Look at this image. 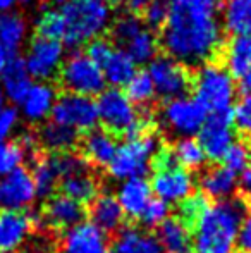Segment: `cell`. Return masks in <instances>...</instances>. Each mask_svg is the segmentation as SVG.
<instances>
[{"label":"cell","mask_w":251,"mask_h":253,"mask_svg":"<svg viewBox=\"0 0 251 253\" xmlns=\"http://www.w3.org/2000/svg\"><path fill=\"white\" fill-rule=\"evenodd\" d=\"M169 19L160 43L184 66L205 64L222 48L220 0H167Z\"/></svg>","instance_id":"6da1fadb"},{"label":"cell","mask_w":251,"mask_h":253,"mask_svg":"<svg viewBox=\"0 0 251 253\" xmlns=\"http://www.w3.org/2000/svg\"><path fill=\"white\" fill-rule=\"evenodd\" d=\"M245 212L238 200L207 203L193 222V253H232Z\"/></svg>","instance_id":"7a4b0ae2"},{"label":"cell","mask_w":251,"mask_h":253,"mask_svg":"<svg viewBox=\"0 0 251 253\" xmlns=\"http://www.w3.org/2000/svg\"><path fill=\"white\" fill-rule=\"evenodd\" d=\"M59 9L64 23L62 45L81 47L100 38L110 26L112 12L105 0H66Z\"/></svg>","instance_id":"3957f363"},{"label":"cell","mask_w":251,"mask_h":253,"mask_svg":"<svg viewBox=\"0 0 251 253\" xmlns=\"http://www.w3.org/2000/svg\"><path fill=\"white\" fill-rule=\"evenodd\" d=\"M194 98L208 114L231 112L236 100V80L222 64L205 62L198 67L191 80Z\"/></svg>","instance_id":"277c9868"},{"label":"cell","mask_w":251,"mask_h":253,"mask_svg":"<svg viewBox=\"0 0 251 253\" xmlns=\"http://www.w3.org/2000/svg\"><path fill=\"white\" fill-rule=\"evenodd\" d=\"M160 153V140L153 133L126 140L117 147L115 157L107 167L114 179L126 181L133 177H144L150 172L151 162Z\"/></svg>","instance_id":"5b68a950"},{"label":"cell","mask_w":251,"mask_h":253,"mask_svg":"<svg viewBox=\"0 0 251 253\" xmlns=\"http://www.w3.org/2000/svg\"><path fill=\"white\" fill-rule=\"evenodd\" d=\"M158 169L155 170L150 181L151 191L157 195L158 200L165 202L167 205L179 203L193 197L194 193V177L193 174L184 170L182 167L176 166L169 150L158 153Z\"/></svg>","instance_id":"8992f818"},{"label":"cell","mask_w":251,"mask_h":253,"mask_svg":"<svg viewBox=\"0 0 251 253\" xmlns=\"http://www.w3.org/2000/svg\"><path fill=\"white\" fill-rule=\"evenodd\" d=\"M59 76L67 93L83 95V97L95 98L107 86L102 67L97 66L84 52H76L67 57Z\"/></svg>","instance_id":"52a82bcc"},{"label":"cell","mask_w":251,"mask_h":253,"mask_svg":"<svg viewBox=\"0 0 251 253\" xmlns=\"http://www.w3.org/2000/svg\"><path fill=\"white\" fill-rule=\"evenodd\" d=\"M148 76L151 78L155 86V93L165 100H174L179 97H186L191 88V73L188 67L179 60L169 55H157L148 64Z\"/></svg>","instance_id":"ba28073f"},{"label":"cell","mask_w":251,"mask_h":253,"mask_svg":"<svg viewBox=\"0 0 251 253\" xmlns=\"http://www.w3.org/2000/svg\"><path fill=\"white\" fill-rule=\"evenodd\" d=\"M208 112L194 97H179L169 100L162 110V123L169 133L178 138H193L205 124Z\"/></svg>","instance_id":"9c48e42d"},{"label":"cell","mask_w":251,"mask_h":253,"mask_svg":"<svg viewBox=\"0 0 251 253\" xmlns=\"http://www.w3.org/2000/svg\"><path fill=\"white\" fill-rule=\"evenodd\" d=\"M98 123H102L110 133H127L138 121L140 112L136 105L119 88H105L97 97Z\"/></svg>","instance_id":"30bf717a"},{"label":"cell","mask_w":251,"mask_h":253,"mask_svg":"<svg viewBox=\"0 0 251 253\" xmlns=\"http://www.w3.org/2000/svg\"><path fill=\"white\" fill-rule=\"evenodd\" d=\"M52 121L69 129L79 133H88L95 129L98 123L97 103L95 98L83 97L76 93H64L57 98L54 110L50 114Z\"/></svg>","instance_id":"8fae6325"},{"label":"cell","mask_w":251,"mask_h":253,"mask_svg":"<svg viewBox=\"0 0 251 253\" xmlns=\"http://www.w3.org/2000/svg\"><path fill=\"white\" fill-rule=\"evenodd\" d=\"M23 60L31 80L48 81L61 73V67L66 60V52L62 42L36 37L30 43Z\"/></svg>","instance_id":"7c38bea8"},{"label":"cell","mask_w":251,"mask_h":253,"mask_svg":"<svg viewBox=\"0 0 251 253\" xmlns=\"http://www.w3.org/2000/svg\"><path fill=\"white\" fill-rule=\"evenodd\" d=\"M198 141L207 155V160H222L225 152L236 141L232 110L224 114H208L205 124L198 131Z\"/></svg>","instance_id":"4fadbf2b"},{"label":"cell","mask_w":251,"mask_h":253,"mask_svg":"<svg viewBox=\"0 0 251 253\" xmlns=\"http://www.w3.org/2000/svg\"><path fill=\"white\" fill-rule=\"evenodd\" d=\"M31 172L24 167L0 176V209L9 212H23L36 200Z\"/></svg>","instance_id":"5bb4252c"},{"label":"cell","mask_w":251,"mask_h":253,"mask_svg":"<svg viewBox=\"0 0 251 253\" xmlns=\"http://www.w3.org/2000/svg\"><path fill=\"white\" fill-rule=\"evenodd\" d=\"M59 253H110V243L97 226L81 222L66 233Z\"/></svg>","instance_id":"9a60e30c"},{"label":"cell","mask_w":251,"mask_h":253,"mask_svg":"<svg viewBox=\"0 0 251 253\" xmlns=\"http://www.w3.org/2000/svg\"><path fill=\"white\" fill-rule=\"evenodd\" d=\"M33 227V219L24 212L0 210V253H14L24 245Z\"/></svg>","instance_id":"2e32d148"},{"label":"cell","mask_w":251,"mask_h":253,"mask_svg":"<svg viewBox=\"0 0 251 253\" xmlns=\"http://www.w3.org/2000/svg\"><path fill=\"white\" fill-rule=\"evenodd\" d=\"M57 98H59L57 90H55L54 84H50L48 81L33 83L30 91L26 93V97H24V100L19 103L21 114H23L28 121H31V123L45 121L47 117H50Z\"/></svg>","instance_id":"e0dca14e"},{"label":"cell","mask_w":251,"mask_h":253,"mask_svg":"<svg viewBox=\"0 0 251 253\" xmlns=\"http://www.w3.org/2000/svg\"><path fill=\"white\" fill-rule=\"evenodd\" d=\"M115 198L126 217L140 219L144 207L153 198V191H151L150 181H146L144 177H133V179L121 181Z\"/></svg>","instance_id":"ac0fdd59"},{"label":"cell","mask_w":251,"mask_h":253,"mask_svg":"<svg viewBox=\"0 0 251 253\" xmlns=\"http://www.w3.org/2000/svg\"><path fill=\"white\" fill-rule=\"evenodd\" d=\"M117 141L115 136L107 129H91L84 134L83 143V159L88 164H93L97 167H108L112 159L117 152Z\"/></svg>","instance_id":"d6986e66"},{"label":"cell","mask_w":251,"mask_h":253,"mask_svg":"<svg viewBox=\"0 0 251 253\" xmlns=\"http://www.w3.org/2000/svg\"><path fill=\"white\" fill-rule=\"evenodd\" d=\"M84 215H86L84 205L74 202L66 195L52 197L45 205V219L55 229H72L74 226L84 222Z\"/></svg>","instance_id":"ffe728a7"},{"label":"cell","mask_w":251,"mask_h":253,"mask_svg":"<svg viewBox=\"0 0 251 253\" xmlns=\"http://www.w3.org/2000/svg\"><path fill=\"white\" fill-rule=\"evenodd\" d=\"M90 222L97 226L105 234L117 233L124 226V212H122L121 205H119L117 198L114 195H98L90 207Z\"/></svg>","instance_id":"44dd1931"},{"label":"cell","mask_w":251,"mask_h":253,"mask_svg":"<svg viewBox=\"0 0 251 253\" xmlns=\"http://www.w3.org/2000/svg\"><path fill=\"white\" fill-rule=\"evenodd\" d=\"M238 174L224 166L207 169L200 177V190L207 198L215 202H225L238 191Z\"/></svg>","instance_id":"7402d4cb"},{"label":"cell","mask_w":251,"mask_h":253,"mask_svg":"<svg viewBox=\"0 0 251 253\" xmlns=\"http://www.w3.org/2000/svg\"><path fill=\"white\" fill-rule=\"evenodd\" d=\"M157 229L155 238L164 253H193V233L181 217H169Z\"/></svg>","instance_id":"603a6c76"},{"label":"cell","mask_w":251,"mask_h":253,"mask_svg":"<svg viewBox=\"0 0 251 253\" xmlns=\"http://www.w3.org/2000/svg\"><path fill=\"white\" fill-rule=\"evenodd\" d=\"M31 84H33V80L24 66V60L17 55H12L0 76V86L5 95V100L21 103L30 91Z\"/></svg>","instance_id":"cb8c5ba5"},{"label":"cell","mask_w":251,"mask_h":253,"mask_svg":"<svg viewBox=\"0 0 251 253\" xmlns=\"http://www.w3.org/2000/svg\"><path fill=\"white\" fill-rule=\"evenodd\" d=\"M222 67L241 80L251 69V37H231L222 47Z\"/></svg>","instance_id":"d4e9b609"},{"label":"cell","mask_w":251,"mask_h":253,"mask_svg":"<svg viewBox=\"0 0 251 253\" xmlns=\"http://www.w3.org/2000/svg\"><path fill=\"white\" fill-rule=\"evenodd\" d=\"M222 24L232 37H251V0H224Z\"/></svg>","instance_id":"484cf974"},{"label":"cell","mask_w":251,"mask_h":253,"mask_svg":"<svg viewBox=\"0 0 251 253\" xmlns=\"http://www.w3.org/2000/svg\"><path fill=\"white\" fill-rule=\"evenodd\" d=\"M102 73H104L105 83L110 84V88H119L121 90L138 73V66L122 48H115L112 52V55L104 62Z\"/></svg>","instance_id":"4316f807"},{"label":"cell","mask_w":251,"mask_h":253,"mask_svg":"<svg viewBox=\"0 0 251 253\" xmlns=\"http://www.w3.org/2000/svg\"><path fill=\"white\" fill-rule=\"evenodd\" d=\"M110 253H164L153 234L140 229H124L115 240Z\"/></svg>","instance_id":"83f0119b"},{"label":"cell","mask_w":251,"mask_h":253,"mask_svg":"<svg viewBox=\"0 0 251 253\" xmlns=\"http://www.w3.org/2000/svg\"><path fill=\"white\" fill-rule=\"evenodd\" d=\"M61 190L62 195L72 198L74 202L81 203V205L93 202L98 197V183L90 174V170L64 177L61 179Z\"/></svg>","instance_id":"f1b7e54d"},{"label":"cell","mask_w":251,"mask_h":253,"mask_svg":"<svg viewBox=\"0 0 251 253\" xmlns=\"http://www.w3.org/2000/svg\"><path fill=\"white\" fill-rule=\"evenodd\" d=\"M158 45H160V42L155 37L153 31H150L148 28H143L134 37H131L121 48L138 66V64H150L157 57Z\"/></svg>","instance_id":"f546056e"},{"label":"cell","mask_w":251,"mask_h":253,"mask_svg":"<svg viewBox=\"0 0 251 253\" xmlns=\"http://www.w3.org/2000/svg\"><path fill=\"white\" fill-rule=\"evenodd\" d=\"M169 153L176 166L182 167L188 172L201 169L207 162V155L196 138H179Z\"/></svg>","instance_id":"4dcf8cb0"},{"label":"cell","mask_w":251,"mask_h":253,"mask_svg":"<svg viewBox=\"0 0 251 253\" xmlns=\"http://www.w3.org/2000/svg\"><path fill=\"white\" fill-rule=\"evenodd\" d=\"M28 35V24L19 14L7 12L0 16V45L10 55H14L21 47Z\"/></svg>","instance_id":"1f68e13d"},{"label":"cell","mask_w":251,"mask_h":253,"mask_svg":"<svg viewBox=\"0 0 251 253\" xmlns=\"http://www.w3.org/2000/svg\"><path fill=\"white\" fill-rule=\"evenodd\" d=\"M38 140H40V143L45 148H48V150H52L54 153H64V152H71V148L79 140V134L76 131L69 129V127L62 126V124L50 121V123H47L40 129Z\"/></svg>","instance_id":"d6a6232c"},{"label":"cell","mask_w":251,"mask_h":253,"mask_svg":"<svg viewBox=\"0 0 251 253\" xmlns=\"http://www.w3.org/2000/svg\"><path fill=\"white\" fill-rule=\"evenodd\" d=\"M30 172L31 177H33L38 197H50L57 188V184L61 183V174H59V169L55 166L54 155L38 159Z\"/></svg>","instance_id":"836d02e7"},{"label":"cell","mask_w":251,"mask_h":253,"mask_svg":"<svg viewBox=\"0 0 251 253\" xmlns=\"http://www.w3.org/2000/svg\"><path fill=\"white\" fill-rule=\"evenodd\" d=\"M131 102L134 105H146L155 98V86L151 78L148 76L146 71H138L133 78L129 80V83L126 84V91Z\"/></svg>","instance_id":"e575fe53"},{"label":"cell","mask_w":251,"mask_h":253,"mask_svg":"<svg viewBox=\"0 0 251 253\" xmlns=\"http://www.w3.org/2000/svg\"><path fill=\"white\" fill-rule=\"evenodd\" d=\"M36 31H38V37L62 42L64 23H62V16L57 7L52 5L50 9L41 12V16L38 17V21H36Z\"/></svg>","instance_id":"d590c367"},{"label":"cell","mask_w":251,"mask_h":253,"mask_svg":"<svg viewBox=\"0 0 251 253\" xmlns=\"http://www.w3.org/2000/svg\"><path fill=\"white\" fill-rule=\"evenodd\" d=\"M141 14H143L141 21H143L144 28H148L150 31L164 30L169 19V2L167 0H150L143 7Z\"/></svg>","instance_id":"8d00e7d4"},{"label":"cell","mask_w":251,"mask_h":253,"mask_svg":"<svg viewBox=\"0 0 251 253\" xmlns=\"http://www.w3.org/2000/svg\"><path fill=\"white\" fill-rule=\"evenodd\" d=\"M224 167L234 174H243L251 166V148L243 141H234L225 155L222 157Z\"/></svg>","instance_id":"74e56055"},{"label":"cell","mask_w":251,"mask_h":253,"mask_svg":"<svg viewBox=\"0 0 251 253\" xmlns=\"http://www.w3.org/2000/svg\"><path fill=\"white\" fill-rule=\"evenodd\" d=\"M143 28H144L143 21H141L136 14H133V12L122 14V16L117 17V19L114 21V24H112V38H114L115 43H119L122 47L131 37H134V35L140 30H143Z\"/></svg>","instance_id":"f35d334b"},{"label":"cell","mask_w":251,"mask_h":253,"mask_svg":"<svg viewBox=\"0 0 251 253\" xmlns=\"http://www.w3.org/2000/svg\"><path fill=\"white\" fill-rule=\"evenodd\" d=\"M26 152L17 141H3L0 143V176L12 172L23 167Z\"/></svg>","instance_id":"ab89813d"},{"label":"cell","mask_w":251,"mask_h":253,"mask_svg":"<svg viewBox=\"0 0 251 253\" xmlns=\"http://www.w3.org/2000/svg\"><path fill=\"white\" fill-rule=\"evenodd\" d=\"M169 217H171V205L158 198H151L150 203L144 207L143 213L140 215V220L144 227L153 229V227H160Z\"/></svg>","instance_id":"60d3db41"},{"label":"cell","mask_w":251,"mask_h":253,"mask_svg":"<svg viewBox=\"0 0 251 253\" xmlns=\"http://www.w3.org/2000/svg\"><path fill=\"white\" fill-rule=\"evenodd\" d=\"M55 160V166L61 174V179L72 174L86 172L88 170V162L81 155H76L72 152H64V153H52Z\"/></svg>","instance_id":"b9f144b4"},{"label":"cell","mask_w":251,"mask_h":253,"mask_svg":"<svg viewBox=\"0 0 251 253\" xmlns=\"http://www.w3.org/2000/svg\"><path fill=\"white\" fill-rule=\"evenodd\" d=\"M232 123L245 136H251V95H245L232 109Z\"/></svg>","instance_id":"7bdbcfd3"},{"label":"cell","mask_w":251,"mask_h":253,"mask_svg":"<svg viewBox=\"0 0 251 253\" xmlns=\"http://www.w3.org/2000/svg\"><path fill=\"white\" fill-rule=\"evenodd\" d=\"M115 50L114 43H112L110 40H107V38H95L93 42H90V43L86 45V55L90 57L91 60H93L97 66H104V62L108 59V57L112 55V52Z\"/></svg>","instance_id":"ee69618b"},{"label":"cell","mask_w":251,"mask_h":253,"mask_svg":"<svg viewBox=\"0 0 251 253\" xmlns=\"http://www.w3.org/2000/svg\"><path fill=\"white\" fill-rule=\"evenodd\" d=\"M205 207H207V200H205L201 195H193V197H189L188 200H184L181 203V219L184 220L188 226H191Z\"/></svg>","instance_id":"f6af8a7d"},{"label":"cell","mask_w":251,"mask_h":253,"mask_svg":"<svg viewBox=\"0 0 251 253\" xmlns=\"http://www.w3.org/2000/svg\"><path fill=\"white\" fill-rule=\"evenodd\" d=\"M19 123V112L14 107H3L0 110V143L7 141V138L14 133Z\"/></svg>","instance_id":"bcb514c9"},{"label":"cell","mask_w":251,"mask_h":253,"mask_svg":"<svg viewBox=\"0 0 251 253\" xmlns=\"http://www.w3.org/2000/svg\"><path fill=\"white\" fill-rule=\"evenodd\" d=\"M236 247L241 253H251V209L246 210L239 224L238 238H236Z\"/></svg>","instance_id":"7dc6e473"},{"label":"cell","mask_w":251,"mask_h":253,"mask_svg":"<svg viewBox=\"0 0 251 253\" xmlns=\"http://www.w3.org/2000/svg\"><path fill=\"white\" fill-rule=\"evenodd\" d=\"M238 179H239L238 181V188L241 190L243 197L248 198V200L251 202V166L243 174H239Z\"/></svg>","instance_id":"c3c4849f"},{"label":"cell","mask_w":251,"mask_h":253,"mask_svg":"<svg viewBox=\"0 0 251 253\" xmlns=\"http://www.w3.org/2000/svg\"><path fill=\"white\" fill-rule=\"evenodd\" d=\"M239 88L245 95H251V69L239 80Z\"/></svg>","instance_id":"681fc988"},{"label":"cell","mask_w":251,"mask_h":253,"mask_svg":"<svg viewBox=\"0 0 251 253\" xmlns=\"http://www.w3.org/2000/svg\"><path fill=\"white\" fill-rule=\"evenodd\" d=\"M150 2V0H127V5H129L131 12H141L143 10V7L146 5V3Z\"/></svg>","instance_id":"f907efd6"},{"label":"cell","mask_w":251,"mask_h":253,"mask_svg":"<svg viewBox=\"0 0 251 253\" xmlns=\"http://www.w3.org/2000/svg\"><path fill=\"white\" fill-rule=\"evenodd\" d=\"M10 53L5 50V48L0 45V76H2V73H3V69H5V66H7V62H9V59H10Z\"/></svg>","instance_id":"816d5d0a"},{"label":"cell","mask_w":251,"mask_h":253,"mask_svg":"<svg viewBox=\"0 0 251 253\" xmlns=\"http://www.w3.org/2000/svg\"><path fill=\"white\" fill-rule=\"evenodd\" d=\"M14 3H16V0H0V16H2V14L10 12V9L14 7Z\"/></svg>","instance_id":"f5cc1de1"},{"label":"cell","mask_w":251,"mask_h":253,"mask_svg":"<svg viewBox=\"0 0 251 253\" xmlns=\"http://www.w3.org/2000/svg\"><path fill=\"white\" fill-rule=\"evenodd\" d=\"M5 107V95H3V90H2V86H0V110Z\"/></svg>","instance_id":"db71d44e"},{"label":"cell","mask_w":251,"mask_h":253,"mask_svg":"<svg viewBox=\"0 0 251 253\" xmlns=\"http://www.w3.org/2000/svg\"><path fill=\"white\" fill-rule=\"evenodd\" d=\"M16 2H23V3H30V2H33V0H16Z\"/></svg>","instance_id":"11a10c76"},{"label":"cell","mask_w":251,"mask_h":253,"mask_svg":"<svg viewBox=\"0 0 251 253\" xmlns=\"http://www.w3.org/2000/svg\"><path fill=\"white\" fill-rule=\"evenodd\" d=\"M107 3H110V2H119V0H105Z\"/></svg>","instance_id":"9f6ffc18"}]
</instances>
